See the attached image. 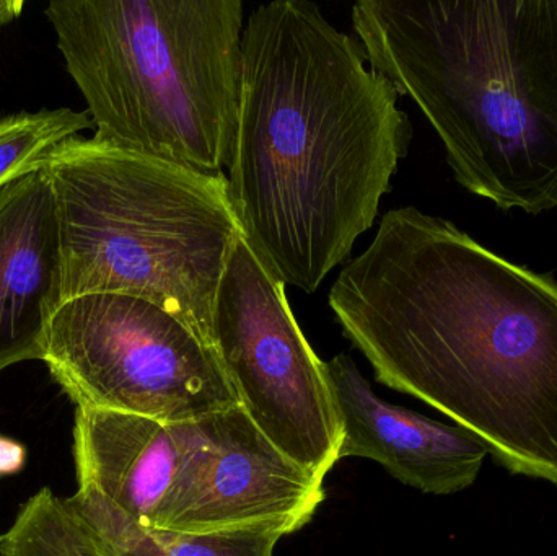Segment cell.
<instances>
[{
  "label": "cell",
  "mask_w": 557,
  "mask_h": 556,
  "mask_svg": "<svg viewBox=\"0 0 557 556\" xmlns=\"http://www.w3.org/2000/svg\"><path fill=\"white\" fill-rule=\"evenodd\" d=\"M54 556H274L268 532L185 534L146 528L88 486L69 498L41 490L22 506Z\"/></svg>",
  "instance_id": "12"
},
{
  "label": "cell",
  "mask_w": 557,
  "mask_h": 556,
  "mask_svg": "<svg viewBox=\"0 0 557 556\" xmlns=\"http://www.w3.org/2000/svg\"><path fill=\"white\" fill-rule=\"evenodd\" d=\"M91 126L88 111L71 108L0 118V189L45 169L49 156L62 143Z\"/></svg>",
  "instance_id": "13"
},
{
  "label": "cell",
  "mask_w": 557,
  "mask_h": 556,
  "mask_svg": "<svg viewBox=\"0 0 557 556\" xmlns=\"http://www.w3.org/2000/svg\"><path fill=\"white\" fill-rule=\"evenodd\" d=\"M324 499L323 480L288 459L244 408L195 421L182 472L156 529L185 534L304 529Z\"/></svg>",
  "instance_id": "8"
},
{
  "label": "cell",
  "mask_w": 557,
  "mask_h": 556,
  "mask_svg": "<svg viewBox=\"0 0 557 556\" xmlns=\"http://www.w3.org/2000/svg\"><path fill=\"white\" fill-rule=\"evenodd\" d=\"M324 369L343 424L339 460H373L429 495H455L476 482L490 450L470 431L383 400L349 355L334 356Z\"/></svg>",
  "instance_id": "9"
},
{
  "label": "cell",
  "mask_w": 557,
  "mask_h": 556,
  "mask_svg": "<svg viewBox=\"0 0 557 556\" xmlns=\"http://www.w3.org/2000/svg\"><path fill=\"white\" fill-rule=\"evenodd\" d=\"M193 433L195 421L163 423L143 415L77 408L78 486L94 489L134 521L156 528L182 472Z\"/></svg>",
  "instance_id": "11"
},
{
  "label": "cell",
  "mask_w": 557,
  "mask_h": 556,
  "mask_svg": "<svg viewBox=\"0 0 557 556\" xmlns=\"http://www.w3.org/2000/svg\"><path fill=\"white\" fill-rule=\"evenodd\" d=\"M42 170L58 205L62 304L87 294L140 297L212 348L219 286L244 235L227 176L77 136Z\"/></svg>",
  "instance_id": "5"
},
{
  "label": "cell",
  "mask_w": 557,
  "mask_h": 556,
  "mask_svg": "<svg viewBox=\"0 0 557 556\" xmlns=\"http://www.w3.org/2000/svg\"><path fill=\"white\" fill-rule=\"evenodd\" d=\"M62 306L58 205L45 170L0 189V372L42 361Z\"/></svg>",
  "instance_id": "10"
},
{
  "label": "cell",
  "mask_w": 557,
  "mask_h": 556,
  "mask_svg": "<svg viewBox=\"0 0 557 556\" xmlns=\"http://www.w3.org/2000/svg\"><path fill=\"white\" fill-rule=\"evenodd\" d=\"M212 349L258 430L288 459L324 480L339 462L343 443L324 361L301 333L285 284L244 235L219 286Z\"/></svg>",
  "instance_id": "7"
},
{
  "label": "cell",
  "mask_w": 557,
  "mask_h": 556,
  "mask_svg": "<svg viewBox=\"0 0 557 556\" xmlns=\"http://www.w3.org/2000/svg\"><path fill=\"white\" fill-rule=\"evenodd\" d=\"M95 139L219 175L242 87L240 0H58L46 7Z\"/></svg>",
  "instance_id": "4"
},
{
  "label": "cell",
  "mask_w": 557,
  "mask_h": 556,
  "mask_svg": "<svg viewBox=\"0 0 557 556\" xmlns=\"http://www.w3.org/2000/svg\"><path fill=\"white\" fill-rule=\"evenodd\" d=\"M350 20L465 189L504 211L557 209V0H363Z\"/></svg>",
  "instance_id": "3"
},
{
  "label": "cell",
  "mask_w": 557,
  "mask_h": 556,
  "mask_svg": "<svg viewBox=\"0 0 557 556\" xmlns=\"http://www.w3.org/2000/svg\"><path fill=\"white\" fill-rule=\"evenodd\" d=\"M0 556H54L36 531L28 516L20 509L5 534L0 535Z\"/></svg>",
  "instance_id": "14"
},
{
  "label": "cell",
  "mask_w": 557,
  "mask_h": 556,
  "mask_svg": "<svg viewBox=\"0 0 557 556\" xmlns=\"http://www.w3.org/2000/svg\"><path fill=\"white\" fill-rule=\"evenodd\" d=\"M367 62L308 0L245 23L228 198L261 263L308 294L349 260L411 147L398 90Z\"/></svg>",
  "instance_id": "2"
},
{
  "label": "cell",
  "mask_w": 557,
  "mask_h": 556,
  "mask_svg": "<svg viewBox=\"0 0 557 556\" xmlns=\"http://www.w3.org/2000/svg\"><path fill=\"white\" fill-rule=\"evenodd\" d=\"M42 362L77 408L186 423L240 407L211 346L169 310L126 294L65 300Z\"/></svg>",
  "instance_id": "6"
},
{
  "label": "cell",
  "mask_w": 557,
  "mask_h": 556,
  "mask_svg": "<svg viewBox=\"0 0 557 556\" xmlns=\"http://www.w3.org/2000/svg\"><path fill=\"white\" fill-rule=\"evenodd\" d=\"M23 9H25V2L22 0H0V26L18 18Z\"/></svg>",
  "instance_id": "15"
},
{
  "label": "cell",
  "mask_w": 557,
  "mask_h": 556,
  "mask_svg": "<svg viewBox=\"0 0 557 556\" xmlns=\"http://www.w3.org/2000/svg\"><path fill=\"white\" fill-rule=\"evenodd\" d=\"M380 384L478 437L516 475L557 486V281L414 206L383 215L330 291Z\"/></svg>",
  "instance_id": "1"
}]
</instances>
